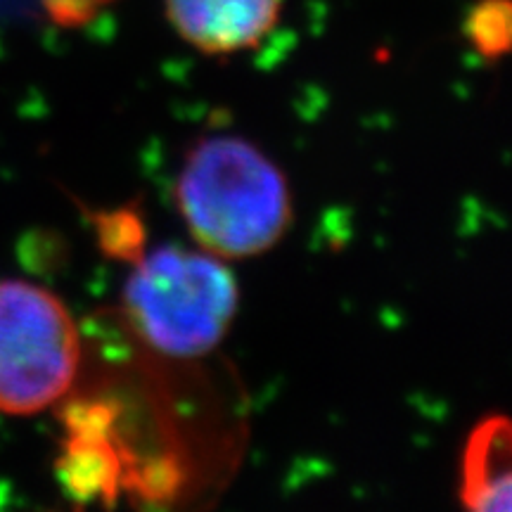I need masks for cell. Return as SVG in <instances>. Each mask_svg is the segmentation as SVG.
Listing matches in <instances>:
<instances>
[{
    "instance_id": "obj_4",
    "label": "cell",
    "mask_w": 512,
    "mask_h": 512,
    "mask_svg": "<svg viewBox=\"0 0 512 512\" xmlns=\"http://www.w3.org/2000/svg\"><path fill=\"white\" fill-rule=\"evenodd\" d=\"M280 8L283 0H166L174 29L207 55L254 48L275 27Z\"/></svg>"
},
{
    "instance_id": "obj_9",
    "label": "cell",
    "mask_w": 512,
    "mask_h": 512,
    "mask_svg": "<svg viewBox=\"0 0 512 512\" xmlns=\"http://www.w3.org/2000/svg\"><path fill=\"white\" fill-rule=\"evenodd\" d=\"M110 3L112 0H43V8L62 27H81Z\"/></svg>"
},
{
    "instance_id": "obj_5",
    "label": "cell",
    "mask_w": 512,
    "mask_h": 512,
    "mask_svg": "<svg viewBox=\"0 0 512 512\" xmlns=\"http://www.w3.org/2000/svg\"><path fill=\"white\" fill-rule=\"evenodd\" d=\"M510 475V422L503 415H491L475 427L463 453L460 498L465 508L508 512L512 494Z\"/></svg>"
},
{
    "instance_id": "obj_2",
    "label": "cell",
    "mask_w": 512,
    "mask_h": 512,
    "mask_svg": "<svg viewBox=\"0 0 512 512\" xmlns=\"http://www.w3.org/2000/svg\"><path fill=\"white\" fill-rule=\"evenodd\" d=\"M238 280L219 256L159 247L140 256L124 287V309L140 337L171 358L207 356L238 313Z\"/></svg>"
},
{
    "instance_id": "obj_3",
    "label": "cell",
    "mask_w": 512,
    "mask_h": 512,
    "mask_svg": "<svg viewBox=\"0 0 512 512\" xmlns=\"http://www.w3.org/2000/svg\"><path fill=\"white\" fill-rule=\"evenodd\" d=\"M81 337L60 297L27 280H0V413L46 411L72 389Z\"/></svg>"
},
{
    "instance_id": "obj_7",
    "label": "cell",
    "mask_w": 512,
    "mask_h": 512,
    "mask_svg": "<svg viewBox=\"0 0 512 512\" xmlns=\"http://www.w3.org/2000/svg\"><path fill=\"white\" fill-rule=\"evenodd\" d=\"M465 34L482 57H503L512 38L510 0H479L465 19Z\"/></svg>"
},
{
    "instance_id": "obj_8",
    "label": "cell",
    "mask_w": 512,
    "mask_h": 512,
    "mask_svg": "<svg viewBox=\"0 0 512 512\" xmlns=\"http://www.w3.org/2000/svg\"><path fill=\"white\" fill-rule=\"evenodd\" d=\"M100 242L117 259H133L138 261L143 252V223L133 211H114V214L98 216Z\"/></svg>"
},
{
    "instance_id": "obj_6",
    "label": "cell",
    "mask_w": 512,
    "mask_h": 512,
    "mask_svg": "<svg viewBox=\"0 0 512 512\" xmlns=\"http://www.w3.org/2000/svg\"><path fill=\"white\" fill-rule=\"evenodd\" d=\"M57 475L64 489L79 501H110L117 494L121 463L105 434L72 432L57 463Z\"/></svg>"
},
{
    "instance_id": "obj_1",
    "label": "cell",
    "mask_w": 512,
    "mask_h": 512,
    "mask_svg": "<svg viewBox=\"0 0 512 512\" xmlns=\"http://www.w3.org/2000/svg\"><path fill=\"white\" fill-rule=\"evenodd\" d=\"M176 204L190 235L219 259H247L275 247L292 221L283 171L238 136L192 147L176 183Z\"/></svg>"
}]
</instances>
